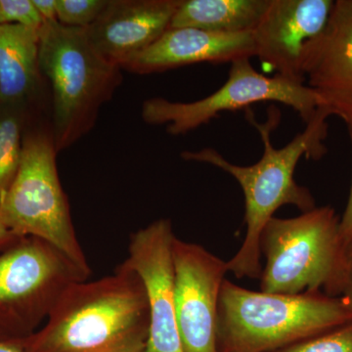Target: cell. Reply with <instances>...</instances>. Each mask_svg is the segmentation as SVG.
I'll return each mask as SVG.
<instances>
[{
  "label": "cell",
  "mask_w": 352,
  "mask_h": 352,
  "mask_svg": "<svg viewBox=\"0 0 352 352\" xmlns=\"http://www.w3.org/2000/svg\"><path fill=\"white\" fill-rule=\"evenodd\" d=\"M39 68V31L0 24V105L50 113V97Z\"/></svg>",
  "instance_id": "9a60e30c"
},
{
  "label": "cell",
  "mask_w": 352,
  "mask_h": 352,
  "mask_svg": "<svg viewBox=\"0 0 352 352\" xmlns=\"http://www.w3.org/2000/svg\"><path fill=\"white\" fill-rule=\"evenodd\" d=\"M57 154L50 115L34 113L25 126L19 170L0 206V223L17 237L54 245L90 276L58 175Z\"/></svg>",
  "instance_id": "5b68a950"
},
{
  "label": "cell",
  "mask_w": 352,
  "mask_h": 352,
  "mask_svg": "<svg viewBox=\"0 0 352 352\" xmlns=\"http://www.w3.org/2000/svg\"><path fill=\"white\" fill-rule=\"evenodd\" d=\"M340 219L331 207L300 217H273L261 236V292L279 295L320 293L340 296L347 266L339 237Z\"/></svg>",
  "instance_id": "8992f818"
},
{
  "label": "cell",
  "mask_w": 352,
  "mask_h": 352,
  "mask_svg": "<svg viewBox=\"0 0 352 352\" xmlns=\"http://www.w3.org/2000/svg\"><path fill=\"white\" fill-rule=\"evenodd\" d=\"M349 136H351L352 147V126H349ZM339 237L342 249L346 250L347 245L352 241V182L351 194H349V201L344 215L340 219Z\"/></svg>",
  "instance_id": "44dd1931"
},
{
  "label": "cell",
  "mask_w": 352,
  "mask_h": 352,
  "mask_svg": "<svg viewBox=\"0 0 352 352\" xmlns=\"http://www.w3.org/2000/svg\"><path fill=\"white\" fill-rule=\"evenodd\" d=\"M54 245L19 238L0 252V340H20L38 331L65 291L88 279Z\"/></svg>",
  "instance_id": "52a82bcc"
},
{
  "label": "cell",
  "mask_w": 352,
  "mask_h": 352,
  "mask_svg": "<svg viewBox=\"0 0 352 352\" xmlns=\"http://www.w3.org/2000/svg\"><path fill=\"white\" fill-rule=\"evenodd\" d=\"M182 0H109L85 29L95 50L120 69L147 50L170 27Z\"/></svg>",
  "instance_id": "4fadbf2b"
},
{
  "label": "cell",
  "mask_w": 352,
  "mask_h": 352,
  "mask_svg": "<svg viewBox=\"0 0 352 352\" xmlns=\"http://www.w3.org/2000/svg\"><path fill=\"white\" fill-rule=\"evenodd\" d=\"M344 258H346L347 270H351L352 268V241L344 250Z\"/></svg>",
  "instance_id": "484cf974"
},
{
  "label": "cell",
  "mask_w": 352,
  "mask_h": 352,
  "mask_svg": "<svg viewBox=\"0 0 352 352\" xmlns=\"http://www.w3.org/2000/svg\"><path fill=\"white\" fill-rule=\"evenodd\" d=\"M333 0H270L258 27L252 32L256 54L277 75L305 82L302 55L305 45L325 25Z\"/></svg>",
  "instance_id": "7c38bea8"
},
{
  "label": "cell",
  "mask_w": 352,
  "mask_h": 352,
  "mask_svg": "<svg viewBox=\"0 0 352 352\" xmlns=\"http://www.w3.org/2000/svg\"><path fill=\"white\" fill-rule=\"evenodd\" d=\"M176 322L183 352H217L220 289L227 263L201 245L175 238Z\"/></svg>",
  "instance_id": "9c48e42d"
},
{
  "label": "cell",
  "mask_w": 352,
  "mask_h": 352,
  "mask_svg": "<svg viewBox=\"0 0 352 352\" xmlns=\"http://www.w3.org/2000/svg\"><path fill=\"white\" fill-rule=\"evenodd\" d=\"M302 69L319 112L352 126V0L333 2L327 25L305 45Z\"/></svg>",
  "instance_id": "8fae6325"
},
{
  "label": "cell",
  "mask_w": 352,
  "mask_h": 352,
  "mask_svg": "<svg viewBox=\"0 0 352 352\" xmlns=\"http://www.w3.org/2000/svg\"><path fill=\"white\" fill-rule=\"evenodd\" d=\"M256 54L252 32L221 34L195 28H168L156 43L124 65L138 75L198 63H232Z\"/></svg>",
  "instance_id": "5bb4252c"
},
{
  "label": "cell",
  "mask_w": 352,
  "mask_h": 352,
  "mask_svg": "<svg viewBox=\"0 0 352 352\" xmlns=\"http://www.w3.org/2000/svg\"><path fill=\"white\" fill-rule=\"evenodd\" d=\"M44 20L32 0H0V24H15L41 30Z\"/></svg>",
  "instance_id": "ffe728a7"
},
{
  "label": "cell",
  "mask_w": 352,
  "mask_h": 352,
  "mask_svg": "<svg viewBox=\"0 0 352 352\" xmlns=\"http://www.w3.org/2000/svg\"><path fill=\"white\" fill-rule=\"evenodd\" d=\"M0 352H25L18 340H0Z\"/></svg>",
  "instance_id": "d4e9b609"
},
{
  "label": "cell",
  "mask_w": 352,
  "mask_h": 352,
  "mask_svg": "<svg viewBox=\"0 0 352 352\" xmlns=\"http://www.w3.org/2000/svg\"><path fill=\"white\" fill-rule=\"evenodd\" d=\"M39 68L50 97V126L57 152L94 129L99 111L122 85V69L105 59L85 29L58 21L39 30Z\"/></svg>",
  "instance_id": "3957f363"
},
{
  "label": "cell",
  "mask_w": 352,
  "mask_h": 352,
  "mask_svg": "<svg viewBox=\"0 0 352 352\" xmlns=\"http://www.w3.org/2000/svg\"><path fill=\"white\" fill-rule=\"evenodd\" d=\"M352 321L340 296L254 292L226 279L217 314V352H270Z\"/></svg>",
  "instance_id": "277c9868"
},
{
  "label": "cell",
  "mask_w": 352,
  "mask_h": 352,
  "mask_svg": "<svg viewBox=\"0 0 352 352\" xmlns=\"http://www.w3.org/2000/svg\"><path fill=\"white\" fill-rule=\"evenodd\" d=\"M149 329L144 284L122 263L112 275L71 285L45 325L18 342L25 352H144Z\"/></svg>",
  "instance_id": "6da1fadb"
},
{
  "label": "cell",
  "mask_w": 352,
  "mask_h": 352,
  "mask_svg": "<svg viewBox=\"0 0 352 352\" xmlns=\"http://www.w3.org/2000/svg\"><path fill=\"white\" fill-rule=\"evenodd\" d=\"M170 219H157L132 234L124 261L144 284L149 303V337L144 352H183L176 322Z\"/></svg>",
  "instance_id": "30bf717a"
},
{
  "label": "cell",
  "mask_w": 352,
  "mask_h": 352,
  "mask_svg": "<svg viewBox=\"0 0 352 352\" xmlns=\"http://www.w3.org/2000/svg\"><path fill=\"white\" fill-rule=\"evenodd\" d=\"M32 113H36L17 106L0 105V206L19 170L23 135Z\"/></svg>",
  "instance_id": "e0dca14e"
},
{
  "label": "cell",
  "mask_w": 352,
  "mask_h": 352,
  "mask_svg": "<svg viewBox=\"0 0 352 352\" xmlns=\"http://www.w3.org/2000/svg\"><path fill=\"white\" fill-rule=\"evenodd\" d=\"M44 22L57 21L56 0H32Z\"/></svg>",
  "instance_id": "7402d4cb"
},
{
  "label": "cell",
  "mask_w": 352,
  "mask_h": 352,
  "mask_svg": "<svg viewBox=\"0 0 352 352\" xmlns=\"http://www.w3.org/2000/svg\"><path fill=\"white\" fill-rule=\"evenodd\" d=\"M251 58L231 63L228 78L210 96L194 102H173L161 97L143 102L141 117L148 124H166L171 135L194 131L226 111H237L263 101H275L293 108L303 122H310L319 102L316 94L300 80L275 75H261L252 67Z\"/></svg>",
  "instance_id": "ba28073f"
},
{
  "label": "cell",
  "mask_w": 352,
  "mask_h": 352,
  "mask_svg": "<svg viewBox=\"0 0 352 352\" xmlns=\"http://www.w3.org/2000/svg\"><path fill=\"white\" fill-rule=\"evenodd\" d=\"M19 239V237L14 235L12 232L6 229V227L0 223V252L4 251L6 248L13 244L15 241Z\"/></svg>",
  "instance_id": "cb8c5ba5"
},
{
  "label": "cell",
  "mask_w": 352,
  "mask_h": 352,
  "mask_svg": "<svg viewBox=\"0 0 352 352\" xmlns=\"http://www.w3.org/2000/svg\"><path fill=\"white\" fill-rule=\"evenodd\" d=\"M270 352H352V321L321 335Z\"/></svg>",
  "instance_id": "ac0fdd59"
},
{
  "label": "cell",
  "mask_w": 352,
  "mask_h": 352,
  "mask_svg": "<svg viewBox=\"0 0 352 352\" xmlns=\"http://www.w3.org/2000/svg\"><path fill=\"white\" fill-rule=\"evenodd\" d=\"M108 3L109 0H56L57 21L66 27L87 29Z\"/></svg>",
  "instance_id": "d6986e66"
},
{
  "label": "cell",
  "mask_w": 352,
  "mask_h": 352,
  "mask_svg": "<svg viewBox=\"0 0 352 352\" xmlns=\"http://www.w3.org/2000/svg\"><path fill=\"white\" fill-rule=\"evenodd\" d=\"M270 0H182L171 28H195L221 34L252 32Z\"/></svg>",
  "instance_id": "2e32d148"
},
{
  "label": "cell",
  "mask_w": 352,
  "mask_h": 352,
  "mask_svg": "<svg viewBox=\"0 0 352 352\" xmlns=\"http://www.w3.org/2000/svg\"><path fill=\"white\" fill-rule=\"evenodd\" d=\"M340 296L346 303L347 307L352 310V268L349 270L346 281L340 289Z\"/></svg>",
  "instance_id": "603a6c76"
},
{
  "label": "cell",
  "mask_w": 352,
  "mask_h": 352,
  "mask_svg": "<svg viewBox=\"0 0 352 352\" xmlns=\"http://www.w3.org/2000/svg\"><path fill=\"white\" fill-rule=\"evenodd\" d=\"M247 118L258 129L263 141V155L258 163L250 166H237L227 161L212 148L184 151L182 157L185 161L212 164L239 182L245 197L247 234L239 251L227 261V267L237 278L258 279L263 273L261 233L267 222L274 217L278 208L293 205L305 212L316 208L314 196L309 190L296 182L294 173L303 155L319 160L325 154L323 140L327 134V119L317 111L302 133H298L282 149H276L271 143L270 134L279 122V111L273 109L267 122L263 124H258L250 111Z\"/></svg>",
  "instance_id": "7a4b0ae2"
}]
</instances>
